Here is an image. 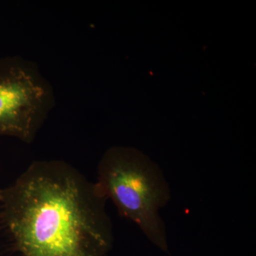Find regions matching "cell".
I'll return each mask as SVG.
<instances>
[{"label": "cell", "instance_id": "7a4b0ae2", "mask_svg": "<svg viewBox=\"0 0 256 256\" xmlns=\"http://www.w3.org/2000/svg\"><path fill=\"white\" fill-rule=\"evenodd\" d=\"M95 184L106 200L112 202L121 216L138 226L160 250L169 252L160 210L170 201V190L156 163L136 148L112 146L99 162Z\"/></svg>", "mask_w": 256, "mask_h": 256}, {"label": "cell", "instance_id": "3957f363", "mask_svg": "<svg viewBox=\"0 0 256 256\" xmlns=\"http://www.w3.org/2000/svg\"><path fill=\"white\" fill-rule=\"evenodd\" d=\"M55 102L36 63L18 56L0 58V136L32 143Z\"/></svg>", "mask_w": 256, "mask_h": 256}, {"label": "cell", "instance_id": "6da1fadb", "mask_svg": "<svg viewBox=\"0 0 256 256\" xmlns=\"http://www.w3.org/2000/svg\"><path fill=\"white\" fill-rule=\"evenodd\" d=\"M106 200L72 165L32 163L0 191L2 256H107L112 230Z\"/></svg>", "mask_w": 256, "mask_h": 256}, {"label": "cell", "instance_id": "277c9868", "mask_svg": "<svg viewBox=\"0 0 256 256\" xmlns=\"http://www.w3.org/2000/svg\"><path fill=\"white\" fill-rule=\"evenodd\" d=\"M0 191H1V188H0Z\"/></svg>", "mask_w": 256, "mask_h": 256}]
</instances>
